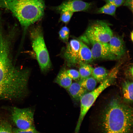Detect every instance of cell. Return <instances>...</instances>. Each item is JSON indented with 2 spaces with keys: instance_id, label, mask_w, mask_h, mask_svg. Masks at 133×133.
<instances>
[{
  "instance_id": "cell-1",
  "label": "cell",
  "mask_w": 133,
  "mask_h": 133,
  "mask_svg": "<svg viewBox=\"0 0 133 133\" xmlns=\"http://www.w3.org/2000/svg\"><path fill=\"white\" fill-rule=\"evenodd\" d=\"M12 54L0 50V100L19 99L27 93L29 71L16 65Z\"/></svg>"
},
{
  "instance_id": "cell-2",
  "label": "cell",
  "mask_w": 133,
  "mask_h": 133,
  "mask_svg": "<svg viewBox=\"0 0 133 133\" xmlns=\"http://www.w3.org/2000/svg\"><path fill=\"white\" fill-rule=\"evenodd\" d=\"M128 103L118 96L108 101L98 116L100 133H133V109Z\"/></svg>"
},
{
  "instance_id": "cell-3",
  "label": "cell",
  "mask_w": 133,
  "mask_h": 133,
  "mask_svg": "<svg viewBox=\"0 0 133 133\" xmlns=\"http://www.w3.org/2000/svg\"><path fill=\"white\" fill-rule=\"evenodd\" d=\"M5 8L10 11L21 25L27 29L43 16V0H3Z\"/></svg>"
},
{
  "instance_id": "cell-4",
  "label": "cell",
  "mask_w": 133,
  "mask_h": 133,
  "mask_svg": "<svg viewBox=\"0 0 133 133\" xmlns=\"http://www.w3.org/2000/svg\"><path fill=\"white\" fill-rule=\"evenodd\" d=\"M118 69L117 67L114 68L109 72L106 78L97 87L86 92L82 97L80 101V113L74 133H79L84 117L98 97L104 90L113 83L116 78Z\"/></svg>"
},
{
  "instance_id": "cell-5",
  "label": "cell",
  "mask_w": 133,
  "mask_h": 133,
  "mask_svg": "<svg viewBox=\"0 0 133 133\" xmlns=\"http://www.w3.org/2000/svg\"><path fill=\"white\" fill-rule=\"evenodd\" d=\"M30 35L32 48L41 70L46 73L51 69V65L40 27L33 28L30 31Z\"/></svg>"
},
{
  "instance_id": "cell-6",
  "label": "cell",
  "mask_w": 133,
  "mask_h": 133,
  "mask_svg": "<svg viewBox=\"0 0 133 133\" xmlns=\"http://www.w3.org/2000/svg\"><path fill=\"white\" fill-rule=\"evenodd\" d=\"M113 36V31L108 24L103 21L98 20L90 24L80 39L86 42L108 43Z\"/></svg>"
},
{
  "instance_id": "cell-7",
  "label": "cell",
  "mask_w": 133,
  "mask_h": 133,
  "mask_svg": "<svg viewBox=\"0 0 133 133\" xmlns=\"http://www.w3.org/2000/svg\"><path fill=\"white\" fill-rule=\"evenodd\" d=\"M11 114L12 120L18 128L25 130L34 126V112L32 109L13 107Z\"/></svg>"
},
{
  "instance_id": "cell-8",
  "label": "cell",
  "mask_w": 133,
  "mask_h": 133,
  "mask_svg": "<svg viewBox=\"0 0 133 133\" xmlns=\"http://www.w3.org/2000/svg\"><path fill=\"white\" fill-rule=\"evenodd\" d=\"M80 46V41L76 39H72L68 43L64 54L68 66H72L78 64Z\"/></svg>"
},
{
  "instance_id": "cell-9",
  "label": "cell",
  "mask_w": 133,
  "mask_h": 133,
  "mask_svg": "<svg viewBox=\"0 0 133 133\" xmlns=\"http://www.w3.org/2000/svg\"><path fill=\"white\" fill-rule=\"evenodd\" d=\"M91 5V3L85 2L82 0H68L63 2L55 8L60 13L66 11L74 13L85 11L89 9Z\"/></svg>"
},
{
  "instance_id": "cell-10",
  "label": "cell",
  "mask_w": 133,
  "mask_h": 133,
  "mask_svg": "<svg viewBox=\"0 0 133 133\" xmlns=\"http://www.w3.org/2000/svg\"><path fill=\"white\" fill-rule=\"evenodd\" d=\"M90 43L92 45L91 50L94 60L101 59L113 60L117 59L110 52L109 44L108 43L97 42Z\"/></svg>"
},
{
  "instance_id": "cell-11",
  "label": "cell",
  "mask_w": 133,
  "mask_h": 133,
  "mask_svg": "<svg viewBox=\"0 0 133 133\" xmlns=\"http://www.w3.org/2000/svg\"><path fill=\"white\" fill-rule=\"evenodd\" d=\"M109 42L110 52L117 59L119 58L124 54L125 51V46L123 39L119 36L113 35Z\"/></svg>"
},
{
  "instance_id": "cell-12",
  "label": "cell",
  "mask_w": 133,
  "mask_h": 133,
  "mask_svg": "<svg viewBox=\"0 0 133 133\" xmlns=\"http://www.w3.org/2000/svg\"><path fill=\"white\" fill-rule=\"evenodd\" d=\"M66 90L72 99L77 102L80 101L83 95L88 92L81 85L79 82L72 83Z\"/></svg>"
},
{
  "instance_id": "cell-13",
  "label": "cell",
  "mask_w": 133,
  "mask_h": 133,
  "mask_svg": "<svg viewBox=\"0 0 133 133\" xmlns=\"http://www.w3.org/2000/svg\"><path fill=\"white\" fill-rule=\"evenodd\" d=\"M78 64H88L94 60L91 50L82 41H80Z\"/></svg>"
},
{
  "instance_id": "cell-14",
  "label": "cell",
  "mask_w": 133,
  "mask_h": 133,
  "mask_svg": "<svg viewBox=\"0 0 133 133\" xmlns=\"http://www.w3.org/2000/svg\"><path fill=\"white\" fill-rule=\"evenodd\" d=\"M133 82L125 81L122 85V92L123 100L126 102L132 103L133 100Z\"/></svg>"
},
{
  "instance_id": "cell-15",
  "label": "cell",
  "mask_w": 133,
  "mask_h": 133,
  "mask_svg": "<svg viewBox=\"0 0 133 133\" xmlns=\"http://www.w3.org/2000/svg\"><path fill=\"white\" fill-rule=\"evenodd\" d=\"M55 82L60 86L67 89L72 83V80L67 74L66 70L64 69L58 73L55 80Z\"/></svg>"
},
{
  "instance_id": "cell-16",
  "label": "cell",
  "mask_w": 133,
  "mask_h": 133,
  "mask_svg": "<svg viewBox=\"0 0 133 133\" xmlns=\"http://www.w3.org/2000/svg\"><path fill=\"white\" fill-rule=\"evenodd\" d=\"M109 72L104 67L100 66L93 68L91 75L97 82L101 83L107 77Z\"/></svg>"
},
{
  "instance_id": "cell-17",
  "label": "cell",
  "mask_w": 133,
  "mask_h": 133,
  "mask_svg": "<svg viewBox=\"0 0 133 133\" xmlns=\"http://www.w3.org/2000/svg\"><path fill=\"white\" fill-rule=\"evenodd\" d=\"M97 81L92 76L80 79L79 82L81 85L87 91H90L94 89L96 86Z\"/></svg>"
},
{
  "instance_id": "cell-18",
  "label": "cell",
  "mask_w": 133,
  "mask_h": 133,
  "mask_svg": "<svg viewBox=\"0 0 133 133\" xmlns=\"http://www.w3.org/2000/svg\"><path fill=\"white\" fill-rule=\"evenodd\" d=\"M79 72L80 79L87 78L91 75L93 68L88 64H80Z\"/></svg>"
},
{
  "instance_id": "cell-19",
  "label": "cell",
  "mask_w": 133,
  "mask_h": 133,
  "mask_svg": "<svg viewBox=\"0 0 133 133\" xmlns=\"http://www.w3.org/2000/svg\"><path fill=\"white\" fill-rule=\"evenodd\" d=\"M116 7L110 3H106L102 7L98 9L97 12L99 14H104L112 16H115Z\"/></svg>"
},
{
  "instance_id": "cell-20",
  "label": "cell",
  "mask_w": 133,
  "mask_h": 133,
  "mask_svg": "<svg viewBox=\"0 0 133 133\" xmlns=\"http://www.w3.org/2000/svg\"><path fill=\"white\" fill-rule=\"evenodd\" d=\"M0 133H13L11 125L3 119H0Z\"/></svg>"
},
{
  "instance_id": "cell-21",
  "label": "cell",
  "mask_w": 133,
  "mask_h": 133,
  "mask_svg": "<svg viewBox=\"0 0 133 133\" xmlns=\"http://www.w3.org/2000/svg\"><path fill=\"white\" fill-rule=\"evenodd\" d=\"M69 33L68 28L66 26L63 27L59 32V37L64 42H67L68 39Z\"/></svg>"
},
{
  "instance_id": "cell-22",
  "label": "cell",
  "mask_w": 133,
  "mask_h": 133,
  "mask_svg": "<svg viewBox=\"0 0 133 133\" xmlns=\"http://www.w3.org/2000/svg\"><path fill=\"white\" fill-rule=\"evenodd\" d=\"M13 133H41L36 129L34 126L25 130L13 129Z\"/></svg>"
},
{
  "instance_id": "cell-23",
  "label": "cell",
  "mask_w": 133,
  "mask_h": 133,
  "mask_svg": "<svg viewBox=\"0 0 133 133\" xmlns=\"http://www.w3.org/2000/svg\"><path fill=\"white\" fill-rule=\"evenodd\" d=\"M73 13L68 11H66L61 13L60 20L65 24L68 23L71 18Z\"/></svg>"
},
{
  "instance_id": "cell-24",
  "label": "cell",
  "mask_w": 133,
  "mask_h": 133,
  "mask_svg": "<svg viewBox=\"0 0 133 133\" xmlns=\"http://www.w3.org/2000/svg\"><path fill=\"white\" fill-rule=\"evenodd\" d=\"M66 73L72 80H77L80 78L79 71L77 70L70 69L66 70Z\"/></svg>"
},
{
  "instance_id": "cell-25",
  "label": "cell",
  "mask_w": 133,
  "mask_h": 133,
  "mask_svg": "<svg viewBox=\"0 0 133 133\" xmlns=\"http://www.w3.org/2000/svg\"><path fill=\"white\" fill-rule=\"evenodd\" d=\"M106 3H110L114 5L116 7L122 5L124 3L125 0H103Z\"/></svg>"
},
{
  "instance_id": "cell-26",
  "label": "cell",
  "mask_w": 133,
  "mask_h": 133,
  "mask_svg": "<svg viewBox=\"0 0 133 133\" xmlns=\"http://www.w3.org/2000/svg\"><path fill=\"white\" fill-rule=\"evenodd\" d=\"M123 5L128 7L133 12V0H125Z\"/></svg>"
},
{
  "instance_id": "cell-27",
  "label": "cell",
  "mask_w": 133,
  "mask_h": 133,
  "mask_svg": "<svg viewBox=\"0 0 133 133\" xmlns=\"http://www.w3.org/2000/svg\"><path fill=\"white\" fill-rule=\"evenodd\" d=\"M128 72L129 74L131 77L133 78V66L130 67L128 70Z\"/></svg>"
},
{
  "instance_id": "cell-28",
  "label": "cell",
  "mask_w": 133,
  "mask_h": 133,
  "mask_svg": "<svg viewBox=\"0 0 133 133\" xmlns=\"http://www.w3.org/2000/svg\"><path fill=\"white\" fill-rule=\"evenodd\" d=\"M130 35L131 40L132 41H133V31L131 32Z\"/></svg>"
},
{
  "instance_id": "cell-29",
  "label": "cell",
  "mask_w": 133,
  "mask_h": 133,
  "mask_svg": "<svg viewBox=\"0 0 133 133\" xmlns=\"http://www.w3.org/2000/svg\"><path fill=\"white\" fill-rule=\"evenodd\" d=\"M0 8H3V6L1 0H0Z\"/></svg>"
}]
</instances>
